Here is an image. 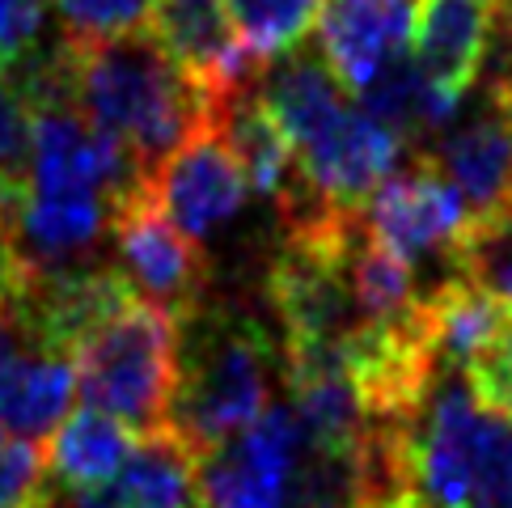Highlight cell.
Masks as SVG:
<instances>
[{"label":"cell","instance_id":"83f0119b","mask_svg":"<svg viewBox=\"0 0 512 508\" xmlns=\"http://www.w3.org/2000/svg\"><path fill=\"white\" fill-rule=\"evenodd\" d=\"M30 508H111V500H106V492H72V487L47 479L43 496Z\"/></svg>","mask_w":512,"mask_h":508},{"label":"cell","instance_id":"d6986e66","mask_svg":"<svg viewBox=\"0 0 512 508\" xmlns=\"http://www.w3.org/2000/svg\"><path fill=\"white\" fill-rule=\"evenodd\" d=\"M72 394H77L72 360L39 348L0 386V428H9L26 441H39L68 420Z\"/></svg>","mask_w":512,"mask_h":508},{"label":"cell","instance_id":"3957f363","mask_svg":"<svg viewBox=\"0 0 512 508\" xmlns=\"http://www.w3.org/2000/svg\"><path fill=\"white\" fill-rule=\"evenodd\" d=\"M72 369L89 407L136 432H157L170 424L182 377V322L132 297L77 343Z\"/></svg>","mask_w":512,"mask_h":508},{"label":"cell","instance_id":"8992f818","mask_svg":"<svg viewBox=\"0 0 512 508\" xmlns=\"http://www.w3.org/2000/svg\"><path fill=\"white\" fill-rule=\"evenodd\" d=\"M309 441L292 407L271 403L246 432L199 462L204 508H292Z\"/></svg>","mask_w":512,"mask_h":508},{"label":"cell","instance_id":"9a60e30c","mask_svg":"<svg viewBox=\"0 0 512 508\" xmlns=\"http://www.w3.org/2000/svg\"><path fill=\"white\" fill-rule=\"evenodd\" d=\"M419 326L432 343L441 369H470L479 356L496 348V339L504 331L508 310L500 301H491L479 288H470L466 280H436L432 288L419 293Z\"/></svg>","mask_w":512,"mask_h":508},{"label":"cell","instance_id":"e0dca14e","mask_svg":"<svg viewBox=\"0 0 512 508\" xmlns=\"http://www.w3.org/2000/svg\"><path fill=\"white\" fill-rule=\"evenodd\" d=\"M102 492L111 508H199V458L170 428L140 432L132 458Z\"/></svg>","mask_w":512,"mask_h":508},{"label":"cell","instance_id":"ba28073f","mask_svg":"<svg viewBox=\"0 0 512 508\" xmlns=\"http://www.w3.org/2000/svg\"><path fill=\"white\" fill-rule=\"evenodd\" d=\"M144 187H149L153 204L166 212L187 238L204 242L229 216L242 212L250 178L208 119L182 149H174L144 178Z\"/></svg>","mask_w":512,"mask_h":508},{"label":"cell","instance_id":"277c9868","mask_svg":"<svg viewBox=\"0 0 512 508\" xmlns=\"http://www.w3.org/2000/svg\"><path fill=\"white\" fill-rule=\"evenodd\" d=\"M508 420L487 411L462 369L436 377L419 420L407 428V470L415 496L432 508H474Z\"/></svg>","mask_w":512,"mask_h":508},{"label":"cell","instance_id":"44dd1931","mask_svg":"<svg viewBox=\"0 0 512 508\" xmlns=\"http://www.w3.org/2000/svg\"><path fill=\"white\" fill-rule=\"evenodd\" d=\"M233 30L263 64L301 47L322 17V0H225Z\"/></svg>","mask_w":512,"mask_h":508},{"label":"cell","instance_id":"d4e9b609","mask_svg":"<svg viewBox=\"0 0 512 508\" xmlns=\"http://www.w3.org/2000/svg\"><path fill=\"white\" fill-rule=\"evenodd\" d=\"M474 94L512 111V0H491V26H487Z\"/></svg>","mask_w":512,"mask_h":508},{"label":"cell","instance_id":"30bf717a","mask_svg":"<svg viewBox=\"0 0 512 508\" xmlns=\"http://www.w3.org/2000/svg\"><path fill=\"white\" fill-rule=\"evenodd\" d=\"M402 153H407V140L394 136L369 111L352 106L322 140L297 153V166L322 199H331L335 208L360 212L373 191L402 170Z\"/></svg>","mask_w":512,"mask_h":508},{"label":"cell","instance_id":"5bb4252c","mask_svg":"<svg viewBox=\"0 0 512 508\" xmlns=\"http://www.w3.org/2000/svg\"><path fill=\"white\" fill-rule=\"evenodd\" d=\"M491 26V0H419L415 64L441 94L466 102L479 81V60Z\"/></svg>","mask_w":512,"mask_h":508},{"label":"cell","instance_id":"cb8c5ba5","mask_svg":"<svg viewBox=\"0 0 512 508\" xmlns=\"http://www.w3.org/2000/svg\"><path fill=\"white\" fill-rule=\"evenodd\" d=\"M39 441H26L17 432L0 428V508H30L43 496L47 470H43Z\"/></svg>","mask_w":512,"mask_h":508},{"label":"cell","instance_id":"4fadbf2b","mask_svg":"<svg viewBox=\"0 0 512 508\" xmlns=\"http://www.w3.org/2000/svg\"><path fill=\"white\" fill-rule=\"evenodd\" d=\"M254 89H259L271 119L280 123V132L288 136L292 153H301L314 140H322L347 111H352L347 85L339 81V72L326 64L322 47L309 43V39L301 47L284 51V56L267 60Z\"/></svg>","mask_w":512,"mask_h":508},{"label":"cell","instance_id":"ffe728a7","mask_svg":"<svg viewBox=\"0 0 512 508\" xmlns=\"http://www.w3.org/2000/svg\"><path fill=\"white\" fill-rule=\"evenodd\" d=\"M453 276L512 310V204L466 225L453 246Z\"/></svg>","mask_w":512,"mask_h":508},{"label":"cell","instance_id":"9c48e42d","mask_svg":"<svg viewBox=\"0 0 512 508\" xmlns=\"http://www.w3.org/2000/svg\"><path fill=\"white\" fill-rule=\"evenodd\" d=\"M149 34L208 98L233 94L263 72V60L237 39L225 0H157Z\"/></svg>","mask_w":512,"mask_h":508},{"label":"cell","instance_id":"603a6c76","mask_svg":"<svg viewBox=\"0 0 512 508\" xmlns=\"http://www.w3.org/2000/svg\"><path fill=\"white\" fill-rule=\"evenodd\" d=\"M157 0H56L64 43H106L144 30Z\"/></svg>","mask_w":512,"mask_h":508},{"label":"cell","instance_id":"7402d4cb","mask_svg":"<svg viewBox=\"0 0 512 508\" xmlns=\"http://www.w3.org/2000/svg\"><path fill=\"white\" fill-rule=\"evenodd\" d=\"M34 170V111L9 72H0V208L13 221V212L30 195Z\"/></svg>","mask_w":512,"mask_h":508},{"label":"cell","instance_id":"f546056e","mask_svg":"<svg viewBox=\"0 0 512 508\" xmlns=\"http://www.w3.org/2000/svg\"><path fill=\"white\" fill-rule=\"evenodd\" d=\"M199 508H204V504H199Z\"/></svg>","mask_w":512,"mask_h":508},{"label":"cell","instance_id":"7a4b0ae2","mask_svg":"<svg viewBox=\"0 0 512 508\" xmlns=\"http://www.w3.org/2000/svg\"><path fill=\"white\" fill-rule=\"evenodd\" d=\"M276 369L284 373V348L267 326L208 301L182 322V377L166 428L204 462L276 403Z\"/></svg>","mask_w":512,"mask_h":508},{"label":"cell","instance_id":"8fae6325","mask_svg":"<svg viewBox=\"0 0 512 508\" xmlns=\"http://www.w3.org/2000/svg\"><path fill=\"white\" fill-rule=\"evenodd\" d=\"M428 157L462 191L470 216H491L512 204V111L504 106L474 94V111H457Z\"/></svg>","mask_w":512,"mask_h":508},{"label":"cell","instance_id":"2e32d148","mask_svg":"<svg viewBox=\"0 0 512 508\" xmlns=\"http://www.w3.org/2000/svg\"><path fill=\"white\" fill-rule=\"evenodd\" d=\"M254 81L233 89V94L212 98V127L233 149V157L242 161L250 191L276 199L292 183V174H297V157H292V144L280 132V123L271 119V111L263 106Z\"/></svg>","mask_w":512,"mask_h":508},{"label":"cell","instance_id":"7c38bea8","mask_svg":"<svg viewBox=\"0 0 512 508\" xmlns=\"http://www.w3.org/2000/svg\"><path fill=\"white\" fill-rule=\"evenodd\" d=\"M415 34V0H326L318 47L347 89L364 94L394 60L407 56Z\"/></svg>","mask_w":512,"mask_h":508},{"label":"cell","instance_id":"ac0fdd59","mask_svg":"<svg viewBox=\"0 0 512 508\" xmlns=\"http://www.w3.org/2000/svg\"><path fill=\"white\" fill-rule=\"evenodd\" d=\"M136 441H140L136 428H127L123 420L98 407L72 411L51 432V445H47L51 475H56V483L72 487V492H102L123 470V462L132 458Z\"/></svg>","mask_w":512,"mask_h":508},{"label":"cell","instance_id":"5b68a950","mask_svg":"<svg viewBox=\"0 0 512 508\" xmlns=\"http://www.w3.org/2000/svg\"><path fill=\"white\" fill-rule=\"evenodd\" d=\"M111 233L119 250V271L149 305L174 314L178 322L195 318L208 305L212 271L204 259V246L187 238L153 204L144 183L111 204Z\"/></svg>","mask_w":512,"mask_h":508},{"label":"cell","instance_id":"6da1fadb","mask_svg":"<svg viewBox=\"0 0 512 508\" xmlns=\"http://www.w3.org/2000/svg\"><path fill=\"white\" fill-rule=\"evenodd\" d=\"M64 85L77 111L119 136L149 178L212 119V98L182 72L149 30L106 43H60Z\"/></svg>","mask_w":512,"mask_h":508},{"label":"cell","instance_id":"f1b7e54d","mask_svg":"<svg viewBox=\"0 0 512 508\" xmlns=\"http://www.w3.org/2000/svg\"><path fill=\"white\" fill-rule=\"evenodd\" d=\"M407 508H432V504H424V500H411V504H407Z\"/></svg>","mask_w":512,"mask_h":508},{"label":"cell","instance_id":"52a82bcc","mask_svg":"<svg viewBox=\"0 0 512 508\" xmlns=\"http://www.w3.org/2000/svg\"><path fill=\"white\" fill-rule=\"evenodd\" d=\"M470 221L474 216L462 191L432 166L428 153L411 157L364 204V225L373 229L377 242H386L411 267L424 259H445L449 276H453V246Z\"/></svg>","mask_w":512,"mask_h":508},{"label":"cell","instance_id":"484cf974","mask_svg":"<svg viewBox=\"0 0 512 508\" xmlns=\"http://www.w3.org/2000/svg\"><path fill=\"white\" fill-rule=\"evenodd\" d=\"M47 17V0H0V72H17L34 60Z\"/></svg>","mask_w":512,"mask_h":508},{"label":"cell","instance_id":"4316f807","mask_svg":"<svg viewBox=\"0 0 512 508\" xmlns=\"http://www.w3.org/2000/svg\"><path fill=\"white\" fill-rule=\"evenodd\" d=\"M466 377H470V386H474V394H479V403L487 411L512 420V310L504 318V331L496 339V348L474 360V365L466 369Z\"/></svg>","mask_w":512,"mask_h":508}]
</instances>
